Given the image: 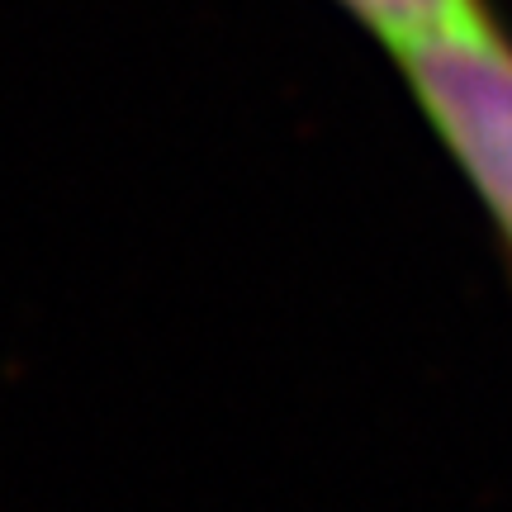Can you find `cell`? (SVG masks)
I'll list each match as a JSON object with an SVG mask.
<instances>
[{
	"instance_id": "cell-1",
	"label": "cell",
	"mask_w": 512,
	"mask_h": 512,
	"mask_svg": "<svg viewBox=\"0 0 512 512\" xmlns=\"http://www.w3.org/2000/svg\"><path fill=\"white\" fill-rule=\"evenodd\" d=\"M394 67L512 256V34L432 38L394 53Z\"/></svg>"
},
{
	"instance_id": "cell-2",
	"label": "cell",
	"mask_w": 512,
	"mask_h": 512,
	"mask_svg": "<svg viewBox=\"0 0 512 512\" xmlns=\"http://www.w3.org/2000/svg\"><path fill=\"white\" fill-rule=\"evenodd\" d=\"M332 5L356 19L389 57L432 38L484 34L503 24L489 0H332Z\"/></svg>"
}]
</instances>
